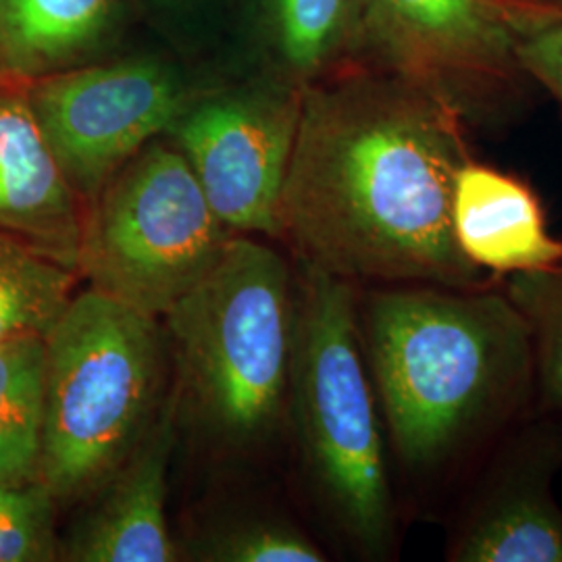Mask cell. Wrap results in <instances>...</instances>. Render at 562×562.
Returning <instances> with one entry per match:
<instances>
[{
	"instance_id": "1",
	"label": "cell",
	"mask_w": 562,
	"mask_h": 562,
	"mask_svg": "<svg viewBox=\"0 0 562 562\" xmlns=\"http://www.w3.org/2000/svg\"><path fill=\"white\" fill-rule=\"evenodd\" d=\"M469 123L422 81L371 60L302 88L280 201L296 262L359 288L492 283L452 234V188L469 161Z\"/></svg>"
},
{
	"instance_id": "2",
	"label": "cell",
	"mask_w": 562,
	"mask_h": 562,
	"mask_svg": "<svg viewBox=\"0 0 562 562\" xmlns=\"http://www.w3.org/2000/svg\"><path fill=\"white\" fill-rule=\"evenodd\" d=\"M362 352L392 464L417 513L443 521L504 434L536 408V357L498 283L359 288Z\"/></svg>"
},
{
	"instance_id": "3",
	"label": "cell",
	"mask_w": 562,
	"mask_h": 562,
	"mask_svg": "<svg viewBox=\"0 0 562 562\" xmlns=\"http://www.w3.org/2000/svg\"><path fill=\"white\" fill-rule=\"evenodd\" d=\"M296 276L288 419L304 475L341 542L361 559L385 561L401 538V501L362 352L359 285L302 262Z\"/></svg>"
},
{
	"instance_id": "4",
	"label": "cell",
	"mask_w": 562,
	"mask_h": 562,
	"mask_svg": "<svg viewBox=\"0 0 562 562\" xmlns=\"http://www.w3.org/2000/svg\"><path fill=\"white\" fill-rule=\"evenodd\" d=\"M299 276L276 248L236 234L162 315L181 401L217 442L252 448L288 419Z\"/></svg>"
},
{
	"instance_id": "5",
	"label": "cell",
	"mask_w": 562,
	"mask_h": 562,
	"mask_svg": "<svg viewBox=\"0 0 562 562\" xmlns=\"http://www.w3.org/2000/svg\"><path fill=\"white\" fill-rule=\"evenodd\" d=\"M44 341L38 482L57 504L88 501L161 411L167 338L157 317L88 288Z\"/></svg>"
},
{
	"instance_id": "6",
	"label": "cell",
	"mask_w": 562,
	"mask_h": 562,
	"mask_svg": "<svg viewBox=\"0 0 562 562\" xmlns=\"http://www.w3.org/2000/svg\"><path fill=\"white\" fill-rule=\"evenodd\" d=\"M234 236L176 144L157 138L83 204L76 271L92 290L161 319Z\"/></svg>"
},
{
	"instance_id": "7",
	"label": "cell",
	"mask_w": 562,
	"mask_h": 562,
	"mask_svg": "<svg viewBox=\"0 0 562 562\" xmlns=\"http://www.w3.org/2000/svg\"><path fill=\"white\" fill-rule=\"evenodd\" d=\"M503 0H364L361 59L422 81L469 127L513 120L531 81Z\"/></svg>"
},
{
	"instance_id": "8",
	"label": "cell",
	"mask_w": 562,
	"mask_h": 562,
	"mask_svg": "<svg viewBox=\"0 0 562 562\" xmlns=\"http://www.w3.org/2000/svg\"><path fill=\"white\" fill-rule=\"evenodd\" d=\"M196 94L173 65L155 57L81 63L30 81L42 134L81 204L165 136Z\"/></svg>"
},
{
	"instance_id": "9",
	"label": "cell",
	"mask_w": 562,
	"mask_h": 562,
	"mask_svg": "<svg viewBox=\"0 0 562 562\" xmlns=\"http://www.w3.org/2000/svg\"><path fill=\"white\" fill-rule=\"evenodd\" d=\"M302 88L273 80L199 92L165 134L234 234L280 238Z\"/></svg>"
},
{
	"instance_id": "10",
	"label": "cell",
	"mask_w": 562,
	"mask_h": 562,
	"mask_svg": "<svg viewBox=\"0 0 562 562\" xmlns=\"http://www.w3.org/2000/svg\"><path fill=\"white\" fill-rule=\"evenodd\" d=\"M562 415L533 408L462 485L443 517L448 562H562Z\"/></svg>"
},
{
	"instance_id": "11",
	"label": "cell",
	"mask_w": 562,
	"mask_h": 562,
	"mask_svg": "<svg viewBox=\"0 0 562 562\" xmlns=\"http://www.w3.org/2000/svg\"><path fill=\"white\" fill-rule=\"evenodd\" d=\"M178 411L180 392L173 390L140 443L60 542V561H180L165 513Z\"/></svg>"
},
{
	"instance_id": "12",
	"label": "cell",
	"mask_w": 562,
	"mask_h": 562,
	"mask_svg": "<svg viewBox=\"0 0 562 562\" xmlns=\"http://www.w3.org/2000/svg\"><path fill=\"white\" fill-rule=\"evenodd\" d=\"M81 213L34 115L30 81L0 71V232L76 271Z\"/></svg>"
},
{
	"instance_id": "13",
	"label": "cell",
	"mask_w": 562,
	"mask_h": 562,
	"mask_svg": "<svg viewBox=\"0 0 562 562\" xmlns=\"http://www.w3.org/2000/svg\"><path fill=\"white\" fill-rule=\"evenodd\" d=\"M452 234L462 257L503 280L562 261V240L548 229L540 196L527 181L494 165H461L452 188Z\"/></svg>"
},
{
	"instance_id": "14",
	"label": "cell",
	"mask_w": 562,
	"mask_h": 562,
	"mask_svg": "<svg viewBox=\"0 0 562 562\" xmlns=\"http://www.w3.org/2000/svg\"><path fill=\"white\" fill-rule=\"evenodd\" d=\"M117 13L120 0H0V71L32 81L81 65Z\"/></svg>"
},
{
	"instance_id": "15",
	"label": "cell",
	"mask_w": 562,
	"mask_h": 562,
	"mask_svg": "<svg viewBox=\"0 0 562 562\" xmlns=\"http://www.w3.org/2000/svg\"><path fill=\"white\" fill-rule=\"evenodd\" d=\"M276 78L296 88L361 59L364 0H262Z\"/></svg>"
},
{
	"instance_id": "16",
	"label": "cell",
	"mask_w": 562,
	"mask_h": 562,
	"mask_svg": "<svg viewBox=\"0 0 562 562\" xmlns=\"http://www.w3.org/2000/svg\"><path fill=\"white\" fill-rule=\"evenodd\" d=\"M46 390L44 336L0 344V483L38 482Z\"/></svg>"
},
{
	"instance_id": "17",
	"label": "cell",
	"mask_w": 562,
	"mask_h": 562,
	"mask_svg": "<svg viewBox=\"0 0 562 562\" xmlns=\"http://www.w3.org/2000/svg\"><path fill=\"white\" fill-rule=\"evenodd\" d=\"M80 276L0 232V344L46 336L76 294Z\"/></svg>"
},
{
	"instance_id": "18",
	"label": "cell",
	"mask_w": 562,
	"mask_h": 562,
	"mask_svg": "<svg viewBox=\"0 0 562 562\" xmlns=\"http://www.w3.org/2000/svg\"><path fill=\"white\" fill-rule=\"evenodd\" d=\"M521 313L536 357V408L562 415V261L501 281Z\"/></svg>"
},
{
	"instance_id": "19",
	"label": "cell",
	"mask_w": 562,
	"mask_h": 562,
	"mask_svg": "<svg viewBox=\"0 0 562 562\" xmlns=\"http://www.w3.org/2000/svg\"><path fill=\"white\" fill-rule=\"evenodd\" d=\"M202 562H323L322 546L299 525L278 517H240L204 529L186 548Z\"/></svg>"
},
{
	"instance_id": "20",
	"label": "cell",
	"mask_w": 562,
	"mask_h": 562,
	"mask_svg": "<svg viewBox=\"0 0 562 562\" xmlns=\"http://www.w3.org/2000/svg\"><path fill=\"white\" fill-rule=\"evenodd\" d=\"M55 510L57 501L42 483H0V562L59 561Z\"/></svg>"
},
{
	"instance_id": "21",
	"label": "cell",
	"mask_w": 562,
	"mask_h": 562,
	"mask_svg": "<svg viewBox=\"0 0 562 562\" xmlns=\"http://www.w3.org/2000/svg\"><path fill=\"white\" fill-rule=\"evenodd\" d=\"M510 20L522 76L562 106V9L513 7Z\"/></svg>"
},
{
	"instance_id": "22",
	"label": "cell",
	"mask_w": 562,
	"mask_h": 562,
	"mask_svg": "<svg viewBox=\"0 0 562 562\" xmlns=\"http://www.w3.org/2000/svg\"><path fill=\"white\" fill-rule=\"evenodd\" d=\"M521 7H540V9H562V0H521Z\"/></svg>"
},
{
	"instance_id": "23",
	"label": "cell",
	"mask_w": 562,
	"mask_h": 562,
	"mask_svg": "<svg viewBox=\"0 0 562 562\" xmlns=\"http://www.w3.org/2000/svg\"><path fill=\"white\" fill-rule=\"evenodd\" d=\"M153 2L159 4V7H165V9H178V7L188 4L190 0H153Z\"/></svg>"
},
{
	"instance_id": "24",
	"label": "cell",
	"mask_w": 562,
	"mask_h": 562,
	"mask_svg": "<svg viewBox=\"0 0 562 562\" xmlns=\"http://www.w3.org/2000/svg\"><path fill=\"white\" fill-rule=\"evenodd\" d=\"M503 2H506L510 9H513V7H521V0H503Z\"/></svg>"
}]
</instances>
